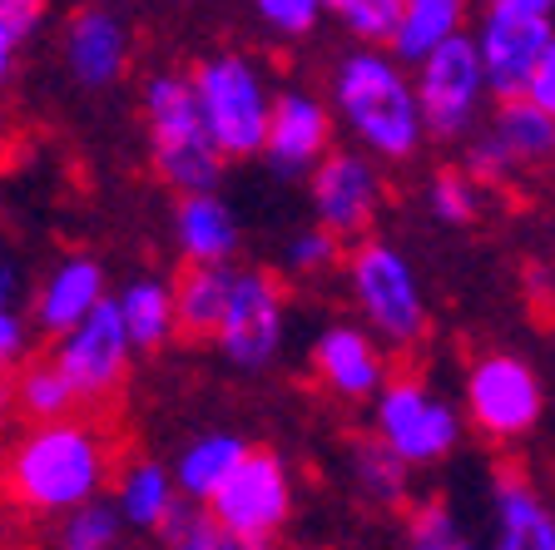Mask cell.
I'll list each match as a JSON object with an SVG mask.
<instances>
[{
    "instance_id": "cell-1",
    "label": "cell",
    "mask_w": 555,
    "mask_h": 550,
    "mask_svg": "<svg viewBox=\"0 0 555 550\" xmlns=\"http://www.w3.org/2000/svg\"><path fill=\"white\" fill-rule=\"evenodd\" d=\"M115 466V447L94 422L35 426L5 461V486L25 511H80L100 501V486Z\"/></svg>"
},
{
    "instance_id": "cell-2",
    "label": "cell",
    "mask_w": 555,
    "mask_h": 550,
    "mask_svg": "<svg viewBox=\"0 0 555 550\" xmlns=\"http://www.w3.org/2000/svg\"><path fill=\"white\" fill-rule=\"evenodd\" d=\"M333 104L347 129L382 159H412L427 139V119L416 104V80L377 50H352L333 75Z\"/></svg>"
},
{
    "instance_id": "cell-3",
    "label": "cell",
    "mask_w": 555,
    "mask_h": 550,
    "mask_svg": "<svg viewBox=\"0 0 555 550\" xmlns=\"http://www.w3.org/2000/svg\"><path fill=\"white\" fill-rule=\"evenodd\" d=\"M144 119H150V154L164 183L179 194H214L223 174V150L214 144L198 110V90L184 75H154L144 85Z\"/></svg>"
},
{
    "instance_id": "cell-4",
    "label": "cell",
    "mask_w": 555,
    "mask_h": 550,
    "mask_svg": "<svg viewBox=\"0 0 555 550\" xmlns=\"http://www.w3.org/2000/svg\"><path fill=\"white\" fill-rule=\"evenodd\" d=\"M194 90L204 125L223 159H254L268 150V129H273V104L258 65L248 55H214L194 69Z\"/></svg>"
},
{
    "instance_id": "cell-5",
    "label": "cell",
    "mask_w": 555,
    "mask_h": 550,
    "mask_svg": "<svg viewBox=\"0 0 555 550\" xmlns=\"http://www.w3.org/2000/svg\"><path fill=\"white\" fill-rule=\"evenodd\" d=\"M347 278H352V298L367 312V322L377 328V337H387L392 347H412L427 337V303L416 273L392 243H358V253L347 258Z\"/></svg>"
},
{
    "instance_id": "cell-6",
    "label": "cell",
    "mask_w": 555,
    "mask_h": 550,
    "mask_svg": "<svg viewBox=\"0 0 555 550\" xmlns=\"http://www.w3.org/2000/svg\"><path fill=\"white\" fill-rule=\"evenodd\" d=\"M466 412L491 442H516L535 432L545 412V387L535 367L516 353H486L466 367Z\"/></svg>"
},
{
    "instance_id": "cell-7",
    "label": "cell",
    "mask_w": 555,
    "mask_h": 550,
    "mask_svg": "<svg viewBox=\"0 0 555 550\" xmlns=\"http://www.w3.org/2000/svg\"><path fill=\"white\" fill-rule=\"evenodd\" d=\"M377 436L406 466H431L462 442V412L431 397L427 382L392 378L377 392Z\"/></svg>"
},
{
    "instance_id": "cell-8",
    "label": "cell",
    "mask_w": 555,
    "mask_h": 550,
    "mask_svg": "<svg viewBox=\"0 0 555 550\" xmlns=\"http://www.w3.org/2000/svg\"><path fill=\"white\" fill-rule=\"evenodd\" d=\"M486 90L491 85H486V65L472 35H456L416 65V104L431 139H462L481 115Z\"/></svg>"
},
{
    "instance_id": "cell-9",
    "label": "cell",
    "mask_w": 555,
    "mask_h": 550,
    "mask_svg": "<svg viewBox=\"0 0 555 550\" xmlns=\"http://www.w3.org/2000/svg\"><path fill=\"white\" fill-rule=\"evenodd\" d=\"M293 511V482L278 451L254 447L243 457V466L219 486V496L208 501V516L223 536L238 540H268Z\"/></svg>"
},
{
    "instance_id": "cell-10",
    "label": "cell",
    "mask_w": 555,
    "mask_h": 550,
    "mask_svg": "<svg viewBox=\"0 0 555 550\" xmlns=\"http://www.w3.org/2000/svg\"><path fill=\"white\" fill-rule=\"evenodd\" d=\"M551 40H555L551 15H531L491 0V11H486L481 30H476V50H481L491 94L496 100H520L531 90V75L541 65V55L551 50Z\"/></svg>"
},
{
    "instance_id": "cell-11",
    "label": "cell",
    "mask_w": 555,
    "mask_h": 550,
    "mask_svg": "<svg viewBox=\"0 0 555 550\" xmlns=\"http://www.w3.org/2000/svg\"><path fill=\"white\" fill-rule=\"evenodd\" d=\"M283 318H288V303L278 278L268 268H243L219 328V353L243 372H258L283 347Z\"/></svg>"
},
{
    "instance_id": "cell-12",
    "label": "cell",
    "mask_w": 555,
    "mask_h": 550,
    "mask_svg": "<svg viewBox=\"0 0 555 550\" xmlns=\"http://www.w3.org/2000/svg\"><path fill=\"white\" fill-rule=\"evenodd\" d=\"M129 353H134V343H129V333H125L119 303H104V308H94L75 333L60 337L55 367L69 378V387L80 392V401H94V407H100V401H109L119 392V382H125Z\"/></svg>"
},
{
    "instance_id": "cell-13",
    "label": "cell",
    "mask_w": 555,
    "mask_h": 550,
    "mask_svg": "<svg viewBox=\"0 0 555 550\" xmlns=\"http://www.w3.org/2000/svg\"><path fill=\"white\" fill-rule=\"evenodd\" d=\"M382 183L362 154H327L312 174V214H318V229L337 233V239H352V233H367L372 214H377Z\"/></svg>"
},
{
    "instance_id": "cell-14",
    "label": "cell",
    "mask_w": 555,
    "mask_h": 550,
    "mask_svg": "<svg viewBox=\"0 0 555 550\" xmlns=\"http://www.w3.org/2000/svg\"><path fill=\"white\" fill-rule=\"evenodd\" d=\"M327 139H333V119H327L323 100L288 90L273 104V129H268L263 159L283 179H302V174H318V164L327 159Z\"/></svg>"
},
{
    "instance_id": "cell-15",
    "label": "cell",
    "mask_w": 555,
    "mask_h": 550,
    "mask_svg": "<svg viewBox=\"0 0 555 550\" xmlns=\"http://www.w3.org/2000/svg\"><path fill=\"white\" fill-rule=\"evenodd\" d=\"M312 367H318V378L347 401H362L372 392L387 387V367H382V353L362 328H327L318 343H312Z\"/></svg>"
},
{
    "instance_id": "cell-16",
    "label": "cell",
    "mask_w": 555,
    "mask_h": 550,
    "mask_svg": "<svg viewBox=\"0 0 555 550\" xmlns=\"http://www.w3.org/2000/svg\"><path fill=\"white\" fill-rule=\"evenodd\" d=\"M129 30L109 11H80L65 25V65L85 90H104L125 75Z\"/></svg>"
},
{
    "instance_id": "cell-17",
    "label": "cell",
    "mask_w": 555,
    "mask_h": 550,
    "mask_svg": "<svg viewBox=\"0 0 555 550\" xmlns=\"http://www.w3.org/2000/svg\"><path fill=\"white\" fill-rule=\"evenodd\" d=\"M491 511H496V550H555V511L526 476L501 471Z\"/></svg>"
},
{
    "instance_id": "cell-18",
    "label": "cell",
    "mask_w": 555,
    "mask_h": 550,
    "mask_svg": "<svg viewBox=\"0 0 555 550\" xmlns=\"http://www.w3.org/2000/svg\"><path fill=\"white\" fill-rule=\"evenodd\" d=\"M104 303H109L104 298V268L94 264V258H65V264L46 278V287H40L35 318H40L46 333L65 337V333H75L94 308H104Z\"/></svg>"
},
{
    "instance_id": "cell-19",
    "label": "cell",
    "mask_w": 555,
    "mask_h": 550,
    "mask_svg": "<svg viewBox=\"0 0 555 550\" xmlns=\"http://www.w3.org/2000/svg\"><path fill=\"white\" fill-rule=\"evenodd\" d=\"M173 233L189 264H229L238 248V218L219 194H189L173 208Z\"/></svg>"
},
{
    "instance_id": "cell-20",
    "label": "cell",
    "mask_w": 555,
    "mask_h": 550,
    "mask_svg": "<svg viewBox=\"0 0 555 550\" xmlns=\"http://www.w3.org/2000/svg\"><path fill=\"white\" fill-rule=\"evenodd\" d=\"M233 273L229 264H189L173 283V308H179V333L189 337H219L223 312L233 298Z\"/></svg>"
},
{
    "instance_id": "cell-21",
    "label": "cell",
    "mask_w": 555,
    "mask_h": 550,
    "mask_svg": "<svg viewBox=\"0 0 555 550\" xmlns=\"http://www.w3.org/2000/svg\"><path fill=\"white\" fill-rule=\"evenodd\" d=\"M248 451H254V447H248L238 432H208V436H198V442H189L184 457H179V466H173L179 496L214 501V496H219V486L243 466V457H248Z\"/></svg>"
},
{
    "instance_id": "cell-22",
    "label": "cell",
    "mask_w": 555,
    "mask_h": 550,
    "mask_svg": "<svg viewBox=\"0 0 555 550\" xmlns=\"http://www.w3.org/2000/svg\"><path fill=\"white\" fill-rule=\"evenodd\" d=\"M486 135L506 150V159L516 164V169L555 164V119L545 115L535 100H526V94H520V100H501V110Z\"/></svg>"
},
{
    "instance_id": "cell-23",
    "label": "cell",
    "mask_w": 555,
    "mask_h": 550,
    "mask_svg": "<svg viewBox=\"0 0 555 550\" xmlns=\"http://www.w3.org/2000/svg\"><path fill=\"white\" fill-rule=\"evenodd\" d=\"M462 21H466V0H406L402 30H397V40H392L397 65H422V60H431L447 40L462 35Z\"/></svg>"
},
{
    "instance_id": "cell-24",
    "label": "cell",
    "mask_w": 555,
    "mask_h": 550,
    "mask_svg": "<svg viewBox=\"0 0 555 550\" xmlns=\"http://www.w3.org/2000/svg\"><path fill=\"white\" fill-rule=\"evenodd\" d=\"M119 318H125V333L134 343V353H159L164 343L179 328V308H173V287L154 283V278H139L119 293Z\"/></svg>"
},
{
    "instance_id": "cell-25",
    "label": "cell",
    "mask_w": 555,
    "mask_h": 550,
    "mask_svg": "<svg viewBox=\"0 0 555 550\" xmlns=\"http://www.w3.org/2000/svg\"><path fill=\"white\" fill-rule=\"evenodd\" d=\"M179 511V482H173V471L154 466V461H134L125 471V482H119V516L129 526H144L164 530V521Z\"/></svg>"
},
{
    "instance_id": "cell-26",
    "label": "cell",
    "mask_w": 555,
    "mask_h": 550,
    "mask_svg": "<svg viewBox=\"0 0 555 550\" xmlns=\"http://www.w3.org/2000/svg\"><path fill=\"white\" fill-rule=\"evenodd\" d=\"M15 407H21L35 426L69 422V412L80 407V392L69 387V378L55 362H35V367H25L21 382H15Z\"/></svg>"
},
{
    "instance_id": "cell-27",
    "label": "cell",
    "mask_w": 555,
    "mask_h": 550,
    "mask_svg": "<svg viewBox=\"0 0 555 550\" xmlns=\"http://www.w3.org/2000/svg\"><path fill=\"white\" fill-rule=\"evenodd\" d=\"M352 476H358L362 496L377 506H397L406 496V461L382 436H367L352 447Z\"/></svg>"
},
{
    "instance_id": "cell-28",
    "label": "cell",
    "mask_w": 555,
    "mask_h": 550,
    "mask_svg": "<svg viewBox=\"0 0 555 550\" xmlns=\"http://www.w3.org/2000/svg\"><path fill=\"white\" fill-rule=\"evenodd\" d=\"M119 526H125V516H119L115 501H90L65 516V526H60V550H115Z\"/></svg>"
},
{
    "instance_id": "cell-29",
    "label": "cell",
    "mask_w": 555,
    "mask_h": 550,
    "mask_svg": "<svg viewBox=\"0 0 555 550\" xmlns=\"http://www.w3.org/2000/svg\"><path fill=\"white\" fill-rule=\"evenodd\" d=\"M327 5L343 15V25L358 35L362 46H387V40H397L402 15H406V0H327Z\"/></svg>"
},
{
    "instance_id": "cell-30",
    "label": "cell",
    "mask_w": 555,
    "mask_h": 550,
    "mask_svg": "<svg viewBox=\"0 0 555 550\" xmlns=\"http://www.w3.org/2000/svg\"><path fill=\"white\" fill-rule=\"evenodd\" d=\"M406 550H472L447 501H422L406 516Z\"/></svg>"
},
{
    "instance_id": "cell-31",
    "label": "cell",
    "mask_w": 555,
    "mask_h": 550,
    "mask_svg": "<svg viewBox=\"0 0 555 550\" xmlns=\"http://www.w3.org/2000/svg\"><path fill=\"white\" fill-rule=\"evenodd\" d=\"M431 214L441 223H472L481 214V183L466 169H441L431 179Z\"/></svg>"
},
{
    "instance_id": "cell-32",
    "label": "cell",
    "mask_w": 555,
    "mask_h": 550,
    "mask_svg": "<svg viewBox=\"0 0 555 550\" xmlns=\"http://www.w3.org/2000/svg\"><path fill=\"white\" fill-rule=\"evenodd\" d=\"M343 264V239L327 229H302L288 243V268L293 273H327Z\"/></svg>"
},
{
    "instance_id": "cell-33",
    "label": "cell",
    "mask_w": 555,
    "mask_h": 550,
    "mask_svg": "<svg viewBox=\"0 0 555 550\" xmlns=\"http://www.w3.org/2000/svg\"><path fill=\"white\" fill-rule=\"evenodd\" d=\"M254 5L278 35H308L323 11V0H254Z\"/></svg>"
},
{
    "instance_id": "cell-34",
    "label": "cell",
    "mask_w": 555,
    "mask_h": 550,
    "mask_svg": "<svg viewBox=\"0 0 555 550\" xmlns=\"http://www.w3.org/2000/svg\"><path fill=\"white\" fill-rule=\"evenodd\" d=\"M466 174H472V179L486 189V183H506L511 174H516V164L506 159V150H501L496 139L481 135V139L472 144V154H466Z\"/></svg>"
},
{
    "instance_id": "cell-35",
    "label": "cell",
    "mask_w": 555,
    "mask_h": 550,
    "mask_svg": "<svg viewBox=\"0 0 555 550\" xmlns=\"http://www.w3.org/2000/svg\"><path fill=\"white\" fill-rule=\"evenodd\" d=\"M40 15H46V0H0V30L15 35V40L35 35Z\"/></svg>"
},
{
    "instance_id": "cell-36",
    "label": "cell",
    "mask_w": 555,
    "mask_h": 550,
    "mask_svg": "<svg viewBox=\"0 0 555 550\" xmlns=\"http://www.w3.org/2000/svg\"><path fill=\"white\" fill-rule=\"evenodd\" d=\"M526 100H535L545 110V115L555 119V40H551V50L541 55V65H535V75H531V90H526Z\"/></svg>"
},
{
    "instance_id": "cell-37",
    "label": "cell",
    "mask_w": 555,
    "mask_h": 550,
    "mask_svg": "<svg viewBox=\"0 0 555 550\" xmlns=\"http://www.w3.org/2000/svg\"><path fill=\"white\" fill-rule=\"evenodd\" d=\"M25 357V322L15 312H0V372Z\"/></svg>"
},
{
    "instance_id": "cell-38",
    "label": "cell",
    "mask_w": 555,
    "mask_h": 550,
    "mask_svg": "<svg viewBox=\"0 0 555 550\" xmlns=\"http://www.w3.org/2000/svg\"><path fill=\"white\" fill-rule=\"evenodd\" d=\"M173 550H223V530L214 526V516H194L184 536L173 540Z\"/></svg>"
},
{
    "instance_id": "cell-39",
    "label": "cell",
    "mask_w": 555,
    "mask_h": 550,
    "mask_svg": "<svg viewBox=\"0 0 555 550\" xmlns=\"http://www.w3.org/2000/svg\"><path fill=\"white\" fill-rule=\"evenodd\" d=\"M15 50H21V40H15V35H5V30H0V85L11 80V65H15Z\"/></svg>"
},
{
    "instance_id": "cell-40",
    "label": "cell",
    "mask_w": 555,
    "mask_h": 550,
    "mask_svg": "<svg viewBox=\"0 0 555 550\" xmlns=\"http://www.w3.org/2000/svg\"><path fill=\"white\" fill-rule=\"evenodd\" d=\"M11 298H15V268L0 258V312H11Z\"/></svg>"
},
{
    "instance_id": "cell-41",
    "label": "cell",
    "mask_w": 555,
    "mask_h": 550,
    "mask_svg": "<svg viewBox=\"0 0 555 550\" xmlns=\"http://www.w3.org/2000/svg\"><path fill=\"white\" fill-rule=\"evenodd\" d=\"M501 5H516V11H531V15H551L555 0H501Z\"/></svg>"
},
{
    "instance_id": "cell-42",
    "label": "cell",
    "mask_w": 555,
    "mask_h": 550,
    "mask_svg": "<svg viewBox=\"0 0 555 550\" xmlns=\"http://www.w3.org/2000/svg\"><path fill=\"white\" fill-rule=\"evenodd\" d=\"M223 550H268V540H238V536H223Z\"/></svg>"
},
{
    "instance_id": "cell-43",
    "label": "cell",
    "mask_w": 555,
    "mask_h": 550,
    "mask_svg": "<svg viewBox=\"0 0 555 550\" xmlns=\"http://www.w3.org/2000/svg\"><path fill=\"white\" fill-rule=\"evenodd\" d=\"M11 401H15V387H11V382H0V417L11 412Z\"/></svg>"
}]
</instances>
